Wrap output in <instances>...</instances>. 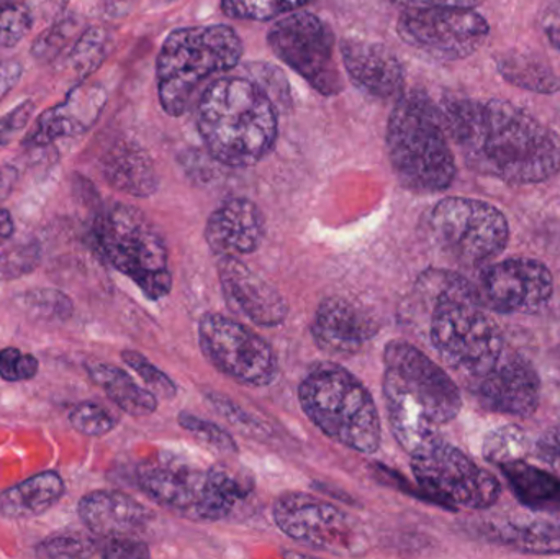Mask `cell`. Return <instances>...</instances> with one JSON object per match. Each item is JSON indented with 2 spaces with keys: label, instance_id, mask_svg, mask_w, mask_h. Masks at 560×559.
Instances as JSON below:
<instances>
[{
  "label": "cell",
  "instance_id": "obj_1",
  "mask_svg": "<svg viewBox=\"0 0 560 559\" xmlns=\"http://www.w3.org/2000/svg\"><path fill=\"white\" fill-rule=\"evenodd\" d=\"M440 112L467 167L480 176L529 186L560 173L558 131L513 102L451 98Z\"/></svg>",
  "mask_w": 560,
  "mask_h": 559
},
{
  "label": "cell",
  "instance_id": "obj_2",
  "mask_svg": "<svg viewBox=\"0 0 560 559\" xmlns=\"http://www.w3.org/2000/svg\"><path fill=\"white\" fill-rule=\"evenodd\" d=\"M415 298L427 311L431 347L464 386L489 373L509 348L476 286L459 272L428 269L418 278Z\"/></svg>",
  "mask_w": 560,
  "mask_h": 559
},
{
  "label": "cell",
  "instance_id": "obj_3",
  "mask_svg": "<svg viewBox=\"0 0 560 559\" xmlns=\"http://www.w3.org/2000/svg\"><path fill=\"white\" fill-rule=\"evenodd\" d=\"M384 399L395 440L413 455L453 422L463 396L453 377L415 345L394 340L384 351Z\"/></svg>",
  "mask_w": 560,
  "mask_h": 559
},
{
  "label": "cell",
  "instance_id": "obj_4",
  "mask_svg": "<svg viewBox=\"0 0 560 559\" xmlns=\"http://www.w3.org/2000/svg\"><path fill=\"white\" fill-rule=\"evenodd\" d=\"M197 125L210 154L232 167L255 166L278 138L275 104L248 79L212 82L200 97Z\"/></svg>",
  "mask_w": 560,
  "mask_h": 559
},
{
  "label": "cell",
  "instance_id": "obj_5",
  "mask_svg": "<svg viewBox=\"0 0 560 559\" xmlns=\"http://www.w3.org/2000/svg\"><path fill=\"white\" fill-rule=\"evenodd\" d=\"M387 151L398 183L417 194L450 189L456 160L441 112L427 95H401L387 125Z\"/></svg>",
  "mask_w": 560,
  "mask_h": 559
},
{
  "label": "cell",
  "instance_id": "obj_6",
  "mask_svg": "<svg viewBox=\"0 0 560 559\" xmlns=\"http://www.w3.org/2000/svg\"><path fill=\"white\" fill-rule=\"evenodd\" d=\"M243 42L226 25L192 26L171 33L158 56V94L171 117L186 114L197 89L238 65Z\"/></svg>",
  "mask_w": 560,
  "mask_h": 559
},
{
  "label": "cell",
  "instance_id": "obj_7",
  "mask_svg": "<svg viewBox=\"0 0 560 559\" xmlns=\"http://www.w3.org/2000/svg\"><path fill=\"white\" fill-rule=\"evenodd\" d=\"M305 416L332 442L354 452L374 453L381 446L382 426L369 391L339 366L313 370L299 387Z\"/></svg>",
  "mask_w": 560,
  "mask_h": 559
},
{
  "label": "cell",
  "instance_id": "obj_8",
  "mask_svg": "<svg viewBox=\"0 0 560 559\" xmlns=\"http://www.w3.org/2000/svg\"><path fill=\"white\" fill-rule=\"evenodd\" d=\"M94 236L108 263L148 299L160 301L170 294V255L163 236L143 212L127 203H114L95 219Z\"/></svg>",
  "mask_w": 560,
  "mask_h": 559
},
{
  "label": "cell",
  "instance_id": "obj_9",
  "mask_svg": "<svg viewBox=\"0 0 560 559\" xmlns=\"http://www.w3.org/2000/svg\"><path fill=\"white\" fill-rule=\"evenodd\" d=\"M430 229L441 249L467 268L490 265L510 242L505 213L486 200L470 197L440 200L431 210Z\"/></svg>",
  "mask_w": 560,
  "mask_h": 559
},
{
  "label": "cell",
  "instance_id": "obj_10",
  "mask_svg": "<svg viewBox=\"0 0 560 559\" xmlns=\"http://www.w3.org/2000/svg\"><path fill=\"white\" fill-rule=\"evenodd\" d=\"M411 469L424 494L444 508L483 511L495 505L502 494V485L492 473L441 439L411 455Z\"/></svg>",
  "mask_w": 560,
  "mask_h": 559
},
{
  "label": "cell",
  "instance_id": "obj_11",
  "mask_svg": "<svg viewBox=\"0 0 560 559\" xmlns=\"http://www.w3.org/2000/svg\"><path fill=\"white\" fill-rule=\"evenodd\" d=\"M199 343L207 360L236 383L265 387L278 377V354L271 345L233 318L206 315L199 324Z\"/></svg>",
  "mask_w": 560,
  "mask_h": 559
},
{
  "label": "cell",
  "instance_id": "obj_12",
  "mask_svg": "<svg viewBox=\"0 0 560 559\" xmlns=\"http://www.w3.org/2000/svg\"><path fill=\"white\" fill-rule=\"evenodd\" d=\"M268 43L283 65L302 75L316 92L336 95L342 75L335 55V35L312 13H293L272 25Z\"/></svg>",
  "mask_w": 560,
  "mask_h": 559
},
{
  "label": "cell",
  "instance_id": "obj_13",
  "mask_svg": "<svg viewBox=\"0 0 560 559\" xmlns=\"http://www.w3.org/2000/svg\"><path fill=\"white\" fill-rule=\"evenodd\" d=\"M398 35L411 48L438 61L469 58L490 35L486 16L469 7L405 10Z\"/></svg>",
  "mask_w": 560,
  "mask_h": 559
},
{
  "label": "cell",
  "instance_id": "obj_14",
  "mask_svg": "<svg viewBox=\"0 0 560 559\" xmlns=\"http://www.w3.org/2000/svg\"><path fill=\"white\" fill-rule=\"evenodd\" d=\"M272 515L287 537L315 550L355 555L364 548V537L349 515L315 496L302 492L280 496Z\"/></svg>",
  "mask_w": 560,
  "mask_h": 559
},
{
  "label": "cell",
  "instance_id": "obj_15",
  "mask_svg": "<svg viewBox=\"0 0 560 559\" xmlns=\"http://www.w3.org/2000/svg\"><path fill=\"white\" fill-rule=\"evenodd\" d=\"M476 288L489 311L533 315L551 302L555 276L539 259L515 256L480 268Z\"/></svg>",
  "mask_w": 560,
  "mask_h": 559
},
{
  "label": "cell",
  "instance_id": "obj_16",
  "mask_svg": "<svg viewBox=\"0 0 560 559\" xmlns=\"http://www.w3.org/2000/svg\"><path fill=\"white\" fill-rule=\"evenodd\" d=\"M466 387L483 409L500 416L526 419L542 399L538 368L510 345L489 373Z\"/></svg>",
  "mask_w": 560,
  "mask_h": 559
},
{
  "label": "cell",
  "instance_id": "obj_17",
  "mask_svg": "<svg viewBox=\"0 0 560 559\" xmlns=\"http://www.w3.org/2000/svg\"><path fill=\"white\" fill-rule=\"evenodd\" d=\"M138 485L158 504L197 519L209 492L210 468L167 455L141 466Z\"/></svg>",
  "mask_w": 560,
  "mask_h": 559
},
{
  "label": "cell",
  "instance_id": "obj_18",
  "mask_svg": "<svg viewBox=\"0 0 560 559\" xmlns=\"http://www.w3.org/2000/svg\"><path fill=\"white\" fill-rule=\"evenodd\" d=\"M219 276L226 301L253 324L278 327L289 315L285 298L238 258H220Z\"/></svg>",
  "mask_w": 560,
  "mask_h": 559
},
{
  "label": "cell",
  "instance_id": "obj_19",
  "mask_svg": "<svg viewBox=\"0 0 560 559\" xmlns=\"http://www.w3.org/2000/svg\"><path fill=\"white\" fill-rule=\"evenodd\" d=\"M107 104V92L102 85H75L65 101L39 115L35 127L26 135V147H48L61 138L79 137L97 124Z\"/></svg>",
  "mask_w": 560,
  "mask_h": 559
},
{
  "label": "cell",
  "instance_id": "obj_20",
  "mask_svg": "<svg viewBox=\"0 0 560 559\" xmlns=\"http://www.w3.org/2000/svg\"><path fill=\"white\" fill-rule=\"evenodd\" d=\"M377 331L378 325L371 312L346 298L323 301L312 324L315 343L336 357L359 353Z\"/></svg>",
  "mask_w": 560,
  "mask_h": 559
},
{
  "label": "cell",
  "instance_id": "obj_21",
  "mask_svg": "<svg viewBox=\"0 0 560 559\" xmlns=\"http://www.w3.org/2000/svg\"><path fill=\"white\" fill-rule=\"evenodd\" d=\"M341 55L346 72L362 91L385 101H398L404 95V65L387 46L362 39H345Z\"/></svg>",
  "mask_w": 560,
  "mask_h": 559
},
{
  "label": "cell",
  "instance_id": "obj_22",
  "mask_svg": "<svg viewBox=\"0 0 560 559\" xmlns=\"http://www.w3.org/2000/svg\"><path fill=\"white\" fill-rule=\"evenodd\" d=\"M266 236V220L259 207L248 199L226 200L210 216L206 240L220 258L252 255Z\"/></svg>",
  "mask_w": 560,
  "mask_h": 559
},
{
  "label": "cell",
  "instance_id": "obj_23",
  "mask_svg": "<svg viewBox=\"0 0 560 559\" xmlns=\"http://www.w3.org/2000/svg\"><path fill=\"white\" fill-rule=\"evenodd\" d=\"M82 524L98 538L137 537L151 521V512L130 496L94 491L79 501Z\"/></svg>",
  "mask_w": 560,
  "mask_h": 559
},
{
  "label": "cell",
  "instance_id": "obj_24",
  "mask_svg": "<svg viewBox=\"0 0 560 559\" xmlns=\"http://www.w3.org/2000/svg\"><path fill=\"white\" fill-rule=\"evenodd\" d=\"M102 176L114 189L133 197L153 196L160 186L150 154L128 140L118 141L104 154Z\"/></svg>",
  "mask_w": 560,
  "mask_h": 559
},
{
  "label": "cell",
  "instance_id": "obj_25",
  "mask_svg": "<svg viewBox=\"0 0 560 559\" xmlns=\"http://www.w3.org/2000/svg\"><path fill=\"white\" fill-rule=\"evenodd\" d=\"M490 534L513 550L533 555H560V512L535 511L493 522Z\"/></svg>",
  "mask_w": 560,
  "mask_h": 559
},
{
  "label": "cell",
  "instance_id": "obj_26",
  "mask_svg": "<svg viewBox=\"0 0 560 559\" xmlns=\"http://www.w3.org/2000/svg\"><path fill=\"white\" fill-rule=\"evenodd\" d=\"M65 491L58 473H39L0 494V515L10 521H30L48 512Z\"/></svg>",
  "mask_w": 560,
  "mask_h": 559
},
{
  "label": "cell",
  "instance_id": "obj_27",
  "mask_svg": "<svg viewBox=\"0 0 560 559\" xmlns=\"http://www.w3.org/2000/svg\"><path fill=\"white\" fill-rule=\"evenodd\" d=\"M513 496L533 511L560 512V475L525 459L499 466Z\"/></svg>",
  "mask_w": 560,
  "mask_h": 559
},
{
  "label": "cell",
  "instance_id": "obj_28",
  "mask_svg": "<svg viewBox=\"0 0 560 559\" xmlns=\"http://www.w3.org/2000/svg\"><path fill=\"white\" fill-rule=\"evenodd\" d=\"M85 370L94 384L102 387L108 399L128 416L147 417L156 412L158 397L150 389H143L135 383L133 377L120 368L92 361L85 364Z\"/></svg>",
  "mask_w": 560,
  "mask_h": 559
},
{
  "label": "cell",
  "instance_id": "obj_29",
  "mask_svg": "<svg viewBox=\"0 0 560 559\" xmlns=\"http://www.w3.org/2000/svg\"><path fill=\"white\" fill-rule=\"evenodd\" d=\"M497 71L509 84L535 94L552 95L560 92V78L539 56L522 49H505L493 56Z\"/></svg>",
  "mask_w": 560,
  "mask_h": 559
},
{
  "label": "cell",
  "instance_id": "obj_30",
  "mask_svg": "<svg viewBox=\"0 0 560 559\" xmlns=\"http://www.w3.org/2000/svg\"><path fill=\"white\" fill-rule=\"evenodd\" d=\"M16 304L36 321H68L74 311L71 298L58 289H32L20 294Z\"/></svg>",
  "mask_w": 560,
  "mask_h": 559
},
{
  "label": "cell",
  "instance_id": "obj_31",
  "mask_svg": "<svg viewBox=\"0 0 560 559\" xmlns=\"http://www.w3.org/2000/svg\"><path fill=\"white\" fill-rule=\"evenodd\" d=\"M108 51V33L102 26L85 30L69 53V65L81 79L94 74Z\"/></svg>",
  "mask_w": 560,
  "mask_h": 559
},
{
  "label": "cell",
  "instance_id": "obj_32",
  "mask_svg": "<svg viewBox=\"0 0 560 559\" xmlns=\"http://www.w3.org/2000/svg\"><path fill=\"white\" fill-rule=\"evenodd\" d=\"M312 0H222L226 15L240 20H271L302 9Z\"/></svg>",
  "mask_w": 560,
  "mask_h": 559
},
{
  "label": "cell",
  "instance_id": "obj_33",
  "mask_svg": "<svg viewBox=\"0 0 560 559\" xmlns=\"http://www.w3.org/2000/svg\"><path fill=\"white\" fill-rule=\"evenodd\" d=\"M526 452H528V440L518 427L497 430L483 445L486 458L499 466L515 459H525Z\"/></svg>",
  "mask_w": 560,
  "mask_h": 559
},
{
  "label": "cell",
  "instance_id": "obj_34",
  "mask_svg": "<svg viewBox=\"0 0 560 559\" xmlns=\"http://www.w3.org/2000/svg\"><path fill=\"white\" fill-rule=\"evenodd\" d=\"M42 263L38 243H22L0 253V281H15L32 275Z\"/></svg>",
  "mask_w": 560,
  "mask_h": 559
},
{
  "label": "cell",
  "instance_id": "obj_35",
  "mask_svg": "<svg viewBox=\"0 0 560 559\" xmlns=\"http://www.w3.org/2000/svg\"><path fill=\"white\" fill-rule=\"evenodd\" d=\"M121 360L143 380V383L147 384L148 389L154 396L164 397V399H174L176 397L177 386L174 384V381L166 373L158 370L143 354L127 350L121 353Z\"/></svg>",
  "mask_w": 560,
  "mask_h": 559
},
{
  "label": "cell",
  "instance_id": "obj_36",
  "mask_svg": "<svg viewBox=\"0 0 560 559\" xmlns=\"http://www.w3.org/2000/svg\"><path fill=\"white\" fill-rule=\"evenodd\" d=\"M72 429L85 436H104L117 427V419L104 407L94 403H81L69 416Z\"/></svg>",
  "mask_w": 560,
  "mask_h": 559
},
{
  "label": "cell",
  "instance_id": "obj_37",
  "mask_svg": "<svg viewBox=\"0 0 560 559\" xmlns=\"http://www.w3.org/2000/svg\"><path fill=\"white\" fill-rule=\"evenodd\" d=\"M75 32V20L62 16L51 23L32 45V56L39 62H49L61 55Z\"/></svg>",
  "mask_w": 560,
  "mask_h": 559
},
{
  "label": "cell",
  "instance_id": "obj_38",
  "mask_svg": "<svg viewBox=\"0 0 560 559\" xmlns=\"http://www.w3.org/2000/svg\"><path fill=\"white\" fill-rule=\"evenodd\" d=\"M32 28V16L25 3H7L0 7V48L19 45Z\"/></svg>",
  "mask_w": 560,
  "mask_h": 559
},
{
  "label": "cell",
  "instance_id": "obj_39",
  "mask_svg": "<svg viewBox=\"0 0 560 559\" xmlns=\"http://www.w3.org/2000/svg\"><path fill=\"white\" fill-rule=\"evenodd\" d=\"M36 555L42 558L98 557L97 541L84 540L74 535H59L42 541L36 547Z\"/></svg>",
  "mask_w": 560,
  "mask_h": 559
},
{
  "label": "cell",
  "instance_id": "obj_40",
  "mask_svg": "<svg viewBox=\"0 0 560 559\" xmlns=\"http://www.w3.org/2000/svg\"><path fill=\"white\" fill-rule=\"evenodd\" d=\"M179 423L184 430L192 433L197 439L203 440L209 445L215 446V449L222 450L226 453L238 452L235 440L225 430L220 429L215 423L209 422V420L199 419L194 414L183 412L179 416Z\"/></svg>",
  "mask_w": 560,
  "mask_h": 559
},
{
  "label": "cell",
  "instance_id": "obj_41",
  "mask_svg": "<svg viewBox=\"0 0 560 559\" xmlns=\"http://www.w3.org/2000/svg\"><path fill=\"white\" fill-rule=\"evenodd\" d=\"M39 363L33 354L22 353L19 348L0 350V377L9 383L30 381L38 374Z\"/></svg>",
  "mask_w": 560,
  "mask_h": 559
},
{
  "label": "cell",
  "instance_id": "obj_42",
  "mask_svg": "<svg viewBox=\"0 0 560 559\" xmlns=\"http://www.w3.org/2000/svg\"><path fill=\"white\" fill-rule=\"evenodd\" d=\"M98 557L107 559H137L150 557V550L137 537L101 538Z\"/></svg>",
  "mask_w": 560,
  "mask_h": 559
},
{
  "label": "cell",
  "instance_id": "obj_43",
  "mask_svg": "<svg viewBox=\"0 0 560 559\" xmlns=\"http://www.w3.org/2000/svg\"><path fill=\"white\" fill-rule=\"evenodd\" d=\"M541 376L542 397L560 409V345L551 348L542 361Z\"/></svg>",
  "mask_w": 560,
  "mask_h": 559
},
{
  "label": "cell",
  "instance_id": "obj_44",
  "mask_svg": "<svg viewBox=\"0 0 560 559\" xmlns=\"http://www.w3.org/2000/svg\"><path fill=\"white\" fill-rule=\"evenodd\" d=\"M35 114V102L23 101L0 117V148H5L23 130Z\"/></svg>",
  "mask_w": 560,
  "mask_h": 559
},
{
  "label": "cell",
  "instance_id": "obj_45",
  "mask_svg": "<svg viewBox=\"0 0 560 559\" xmlns=\"http://www.w3.org/2000/svg\"><path fill=\"white\" fill-rule=\"evenodd\" d=\"M535 456L546 468L560 475V426L539 436L535 445Z\"/></svg>",
  "mask_w": 560,
  "mask_h": 559
},
{
  "label": "cell",
  "instance_id": "obj_46",
  "mask_svg": "<svg viewBox=\"0 0 560 559\" xmlns=\"http://www.w3.org/2000/svg\"><path fill=\"white\" fill-rule=\"evenodd\" d=\"M68 5L69 0H26L25 2L33 26L58 22L65 15Z\"/></svg>",
  "mask_w": 560,
  "mask_h": 559
},
{
  "label": "cell",
  "instance_id": "obj_47",
  "mask_svg": "<svg viewBox=\"0 0 560 559\" xmlns=\"http://www.w3.org/2000/svg\"><path fill=\"white\" fill-rule=\"evenodd\" d=\"M210 400H212V406L215 407L220 414H223V417H226V419L235 423V426L243 427V430H249L252 433H258L259 430H265L261 423L256 422L253 417H249V414L243 412L232 400L225 399V397L219 396V394H212Z\"/></svg>",
  "mask_w": 560,
  "mask_h": 559
},
{
  "label": "cell",
  "instance_id": "obj_48",
  "mask_svg": "<svg viewBox=\"0 0 560 559\" xmlns=\"http://www.w3.org/2000/svg\"><path fill=\"white\" fill-rule=\"evenodd\" d=\"M397 7L405 10L440 9V7H474L479 5L480 0H392Z\"/></svg>",
  "mask_w": 560,
  "mask_h": 559
},
{
  "label": "cell",
  "instance_id": "obj_49",
  "mask_svg": "<svg viewBox=\"0 0 560 559\" xmlns=\"http://www.w3.org/2000/svg\"><path fill=\"white\" fill-rule=\"evenodd\" d=\"M23 68L15 59L0 61V101L9 94L22 78Z\"/></svg>",
  "mask_w": 560,
  "mask_h": 559
},
{
  "label": "cell",
  "instance_id": "obj_50",
  "mask_svg": "<svg viewBox=\"0 0 560 559\" xmlns=\"http://www.w3.org/2000/svg\"><path fill=\"white\" fill-rule=\"evenodd\" d=\"M541 25L551 45L560 53V3L545 10L541 16Z\"/></svg>",
  "mask_w": 560,
  "mask_h": 559
},
{
  "label": "cell",
  "instance_id": "obj_51",
  "mask_svg": "<svg viewBox=\"0 0 560 559\" xmlns=\"http://www.w3.org/2000/svg\"><path fill=\"white\" fill-rule=\"evenodd\" d=\"M13 219L9 210L0 209V245L13 235Z\"/></svg>",
  "mask_w": 560,
  "mask_h": 559
},
{
  "label": "cell",
  "instance_id": "obj_52",
  "mask_svg": "<svg viewBox=\"0 0 560 559\" xmlns=\"http://www.w3.org/2000/svg\"><path fill=\"white\" fill-rule=\"evenodd\" d=\"M16 179V171L10 166L0 167V190L5 187L12 186L13 180Z\"/></svg>",
  "mask_w": 560,
  "mask_h": 559
},
{
  "label": "cell",
  "instance_id": "obj_53",
  "mask_svg": "<svg viewBox=\"0 0 560 559\" xmlns=\"http://www.w3.org/2000/svg\"><path fill=\"white\" fill-rule=\"evenodd\" d=\"M0 282H2V281H0Z\"/></svg>",
  "mask_w": 560,
  "mask_h": 559
}]
</instances>
